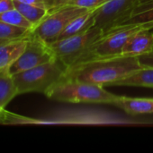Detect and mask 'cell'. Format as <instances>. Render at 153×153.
<instances>
[{
    "mask_svg": "<svg viewBox=\"0 0 153 153\" xmlns=\"http://www.w3.org/2000/svg\"><path fill=\"white\" fill-rule=\"evenodd\" d=\"M142 67L137 56L96 57L65 69L63 78L106 87Z\"/></svg>",
    "mask_w": 153,
    "mask_h": 153,
    "instance_id": "6da1fadb",
    "label": "cell"
},
{
    "mask_svg": "<svg viewBox=\"0 0 153 153\" xmlns=\"http://www.w3.org/2000/svg\"><path fill=\"white\" fill-rule=\"evenodd\" d=\"M45 96L60 102L111 105L118 97L107 91L104 86L63 77L46 91Z\"/></svg>",
    "mask_w": 153,
    "mask_h": 153,
    "instance_id": "7a4b0ae2",
    "label": "cell"
},
{
    "mask_svg": "<svg viewBox=\"0 0 153 153\" xmlns=\"http://www.w3.org/2000/svg\"><path fill=\"white\" fill-rule=\"evenodd\" d=\"M106 35L96 25L87 30L50 43L56 59L65 69L90 58L94 47Z\"/></svg>",
    "mask_w": 153,
    "mask_h": 153,
    "instance_id": "3957f363",
    "label": "cell"
},
{
    "mask_svg": "<svg viewBox=\"0 0 153 153\" xmlns=\"http://www.w3.org/2000/svg\"><path fill=\"white\" fill-rule=\"evenodd\" d=\"M65 74L64 66L56 59L54 61L32 67L14 74L18 95L28 92L43 94L58 82Z\"/></svg>",
    "mask_w": 153,
    "mask_h": 153,
    "instance_id": "277c9868",
    "label": "cell"
},
{
    "mask_svg": "<svg viewBox=\"0 0 153 153\" xmlns=\"http://www.w3.org/2000/svg\"><path fill=\"white\" fill-rule=\"evenodd\" d=\"M90 10L74 4H67L48 14L31 30V33L46 43L50 44L57 40L60 34L74 18Z\"/></svg>",
    "mask_w": 153,
    "mask_h": 153,
    "instance_id": "5b68a950",
    "label": "cell"
},
{
    "mask_svg": "<svg viewBox=\"0 0 153 153\" xmlns=\"http://www.w3.org/2000/svg\"><path fill=\"white\" fill-rule=\"evenodd\" d=\"M141 0H107L95 10V25L105 33L122 26L131 16Z\"/></svg>",
    "mask_w": 153,
    "mask_h": 153,
    "instance_id": "8992f818",
    "label": "cell"
},
{
    "mask_svg": "<svg viewBox=\"0 0 153 153\" xmlns=\"http://www.w3.org/2000/svg\"><path fill=\"white\" fill-rule=\"evenodd\" d=\"M56 60L48 43L30 33L26 47L21 56L10 65L12 74Z\"/></svg>",
    "mask_w": 153,
    "mask_h": 153,
    "instance_id": "52a82bcc",
    "label": "cell"
},
{
    "mask_svg": "<svg viewBox=\"0 0 153 153\" xmlns=\"http://www.w3.org/2000/svg\"><path fill=\"white\" fill-rule=\"evenodd\" d=\"M143 28L142 24H125L106 32L94 47L89 59L122 56L123 48L129 38Z\"/></svg>",
    "mask_w": 153,
    "mask_h": 153,
    "instance_id": "ba28073f",
    "label": "cell"
},
{
    "mask_svg": "<svg viewBox=\"0 0 153 153\" xmlns=\"http://www.w3.org/2000/svg\"><path fill=\"white\" fill-rule=\"evenodd\" d=\"M153 50V31L149 29H142L133 33L125 43L122 55L140 56Z\"/></svg>",
    "mask_w": 153,
    "mask_h": 153,
    "instance_id": "9c48e42d",
    "label": "cell"
},
{
    "mask_svg": "<svg viewBox=\"0 0 153 153\" xmlns=\"http://www.w3.org/2000/svg\"><path fill=\"white\" fill-rule=\"evenodd\" d=\"M29 35L18 39H0V68L9 67L21 56L26 47Z\"/></svg>",
    "mask_w": 153,
    "mask_h": 153,
    "instance_id": "30bf717a",
    "label": "cell"
},
{
    "mask_svg": "<svg viewBox=\"0 0 153 153\" xmlns=\"http://www.w3.org/2000/svg\"><path fill=\"white\" fill-rule=\"evenodd\" d=\"M128 115L153 114V98H130L118 96L114 104Z\"/></svg>",
    "mask_w": 153,
    "mask_h": 153,
    "instance_id": "8fae6325",
    "label": "cell"
},
{
    "mask_svg": "<svg viewBox=\"0 0 153 153\" xmlns=\"http://www.w3.org/2000/svg\"><path fill=\"white\" fill-rule=\"evenodd\" d=\"M110 86L147 87L153 89V68L142 67L125 77L111 83Z\"/></svg>",
    "mask_w": 153,
    "mask_h": 153,
    "instance_id": "7c38bea8",
    "label": "cell"
},
{
    "mask_svg": "<svg viewBox=\"0 0 153 153\" xmlns=\"http://www.w3.org/2000/svg\"><path fill=\"white\" fill-rule=\"evenodd\" d=\"M94 25H95V10H90L70 21V22L66 26V28L60 34L57 40L82 33L87 30L88 29H90Z\"/></svg>",
    "mask_w": 153,
    "mask_h": 153,
    "instance_id": "4fadbf2b",
    "label": "cell"
},
{
    "mask_svg": "<svg viewBox=\"0 0 153 153\" xmlns=\"http://www.w3.org/2000/svg\"><path fill=\"white\" fill-rule=\"evenodd\" d=\"M9 67L0 68V108L3 109H5L8 103L18 95L14 74Z\"/></svg>",
    "mask_w": 153,
    "mask_h": 153,
    "instance_id": "5bb4252c",
    "label": "cell"
},
{
    "mask_svg": "<svg viewBox=\"0 0 153 153\" xmlns=\"http://www.w3.org/2000/svg\"><path fill=\"white\" fill-rule=\"evenodd\" d=\"M14 8L33 25V28L48 14L47 9L34 4L22 3L16 0H14Z\"/></svg>",
    "mask_w": 153,
    "mask_h": 153,
    "instance_id": "9a60e30c",
    "label": "cell"
},
{
    "mask_svg": "<svg viewBox=\"0 0 153 153\" xmlns=\"http://www.w3.org/2000/svg\"><path fill=\"white\" fill-rule=\"evenodd\" d=\"M0 21H3L16 27L25 28L31 30L33 29V25L28 20H26L15 8L0 13Z\"/></svg>",
    "mask_w": 153,
    "mask_h": 153,
    "instance_id": "2e32d148",
    "label": "cell"
},
{
    "mask_svg": "<svg viewBox=\"0 0 153 153\" xmlns=\"http://www.w3.org/2000/svg\"><path fill=\"white\" fill-rule=\"evenodd\" d=\"M31 33V30L16 27L0 21V39H18L27 37Z\"/></svg>",
    "mask_w": 153,
    "mask_h": 153,
    "instance_id": "e0dca14e",
    "label": "cell"
},
{
    "mask_svg": "<svg viewBox=\"0 0 153 153\" xmlns=\"http://www.w3.org/2000/svg\"><path fill=\"white\" fill-rule=\"evenodd\" d=\"M125 24H142L145 29L150 30L153 26V7L149 10L133 14L123 25Z\"/></svg>",
    "mask_w": 153,
    "mask_h": 153,
    "instance_id": "ac0fdd59",
    "label": "cell"
},
{
    "mask_svg": "<svg viewBox=\"0 0 153 153\" xmlns=\"http://www.w3.org/2000/svg\"><path fill=\"white\" fill-rule=\"evenodd\" d=\"M107 0H72L70 4L83 7L88 10H96L104 4Z\"/></svg>",
    "mask_w": 153,
    "mask_h": 153,
    "instance_id": "d6986e66",
    "label": "cell"
},
{
    "mask_svg": "<svg viewBox=\"0 0 153 153\" xmlns=\"http://www.w3.org/2000/svg\"><path fill=\"white\" fill-rule=\"evenodd\" d=\"M72 0H43L45 8L47 9L48 13L54 11L60 7H62L67 4H70Z\"/></svg>",
    "mask_w": 153,
    "mask_h": 153,
    "instance_id": "ffe728a7",
    "label": "cell"
},
{
    "mask_svg": "<svg viewBox=\"0 0 153 153\" xmlns=\"http://www.w3.org/2000/svg\"><path fill=\"white\" fill-rule=\"evenodd\" d=\"M138 60L142 67L153 68V50L148 54L138 56Z\"/></svg>",
    "mask_w": 153,
    "mask_h": 153,
    "instance_id": "44dd1931",
    "label": "cell"
},
{
    "mask_svg": "<svg viewBox=\"0 0 153 153\" xmlns=\"http://www.w3.org/2000/svg\"><path fill=\"white\" fill-rule=\"evenodd\" d=\"M14 115L10 114L5 111V109L0 108V123H8V122H14L15 117H13Z\"/></svg>",
    "mask_w": 153,
    "mask_h": 153,
    "instance_id": "7402d4cb",
    "label": "cell"
},
{
    "mask_svg": "<svg viewBox=\"0 0 153 153\" xmlns=\"http://www.w3.org/2000/svg\"><path fill=\"white\" fill-rule=\"evenodd\" d=\"M14 8V0H0V13Z\"/></svg>",
    "mask_w": 153,
    "mask_h": 153,
    "instance_id": "603a6c76",
    "label": "cell"
},
{
    "mask_svg": "<svg viewBox=\"0 0 153 153\" xmlns=\"http://www.w3.org/2000/svg\"><path fill=\"white\" fill-rule=\"evenodd\" d=\"M16 1L22 2V3H25V4H34V5H37V6L45 8L43 0H16Z\"/></svg>",
    "mask_w": 153,
    "mask_h": 153,
    "instance_id": "cb8c5ba5",
    "label": "cell"
},
{
    "mask_svg": "<svg viewBox=\"0 0 153 153\" xmlns=\"http://www.w3.org/2000/svg\"><path fill=\"white\" fill-rule=\"evenodd\" d=\"M147 1H149V0H141V1H140V4L144 3V2H147Z\"/></svg>",
    "mask_w": 153,
    "mask_h": 153,
    "instance_id": "d4e9b609",
    "label": "cell"
},
{
    "mask_svg": "<svg viewBox=\"0 0 153 153\" xmlns=\"http://www.w3.org/2000/svg\"><path fill=\"white\" fill-rule=\"evenodd\" d=\"M150 30H152V31H153V28H151V29H150Z\"/></svg>",
    "mask_w": 153,
    "mask_h": 153,
    "instance_id": "484cf974",
    "label": "cell"
},
{
    "mask_svg": "<svg viewBox=\"0 0 153 153\" xmlns=\"http://www.w3.org/2000/svg\"><path fill=\"white\" fill-rule=\"evenodd\" d=\"M151 28H153V26H152V27H151Z\"/></svg>",
    "mask_w": 153,
    "mask_h": 153,
    "instance_id": "4316f807",
    "label": "cell"
}]
</instances>
